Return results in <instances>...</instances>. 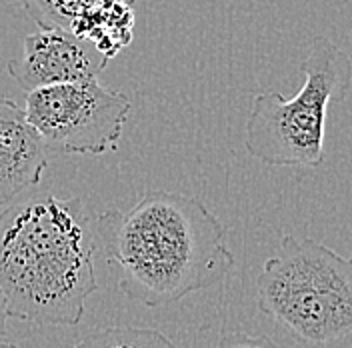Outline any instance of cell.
Returning a JSON list of instances; mask_svg holds the SVG:
<instances>
[{
  "mask_svg": "<svg viewBox=\"0 0 352 348\" xmlns=\"http://www.w3.org/2000/svg\"><path fill=\"white\" fill-rule=\"evenodd\" d=\"M48 158L24 109L10 98H0V208L43 180Z\"/></svg>",
  "mask_w": 352,
  "mask_h": 348,
  "instance_id": "cell-8",
  "label": "cell"
},
{
  "mask_svg": "<svg viewBox=\"0 0 352 348\" xmlns=\"http://www.w3.org/2000/svg\"><path fill=\"white\" fill-rule=\"evenodd\" d=\"M0 348H19L16 345H12V342H8L6 338H0Z\"/></svg>",
  "mask_w": 352,
  "mask_h": 348,
  "instance_id": "cell-12",
  "label": "cell"
},
{
  "mask_svg": "<svg viewBox=\"0 0 352 348\" xmlns=\"http://www.w3.org/2000/svg\"><path fill=\"white\" fill-rule=\"evenodd\" d=\"M212 348H278L272 345L268 338L261 336H248V334H232L219 340Z\"/></svg>",
  "mask_w": 352,
  "mask_h": 348,
  "instance_id": "cell-10",
  "label": "cell"
},
{
  "mask_svg": "<svg viewBox=\"0 0 352 348\" xmlns=\"http://www.w3.org/2000/svg\"><path fill=\"white\" fill-rule=\"evenodd\" d=\"M6 320H8L6 305H4V298L0 294V338H6Z\"/></svg>",
  "mask_w": 352,
  "mask_h": 348,
  "instance_id": "cell-11",
  "label": "cell"
},
{
  "mask_svg": "<svg viewBox=\"0 0 352 348\" xmlns=\"http://www.w3.org/2000/svg\"><path fill=\"white\" fill-rule=\"evenodd\" d=\"M264 312L312 345L352 330V264L312 239L286 235L256 281Z\"/></svg>",
  "mask_w": 352,
  "mask_h": 348,
  "instance_id": "cell-3",
  "label": "cell"
},
{
  "mask_svg": "<svg viewBox=\"0 0 352 348\" xmlns=\"http://www.w3.org/2000/svg\"><path fill=\"white\" fill-rule=\"evenodd\" d=\"M74 348H180L156 328L110 327L87 334Z\"/></svg>",
  "mask_w": 352,
  "mask_h": 348,
  "instance_id": "cell-9",
  "label": "cell"
},
{
  "mask_svg": "<svg viewBox=\"0 0 352 348\" xmlns=\"http://www.w3.org/2000/svg\"><path fill=\"white\" fill-rule=\"evenodd\" d=\"M109 58L87 41L63 28H41L24 39L19 58L8 61L6 70L16 85L30 92L36 88L98 78Z\"/></svg>",
  "mask_w": 352,
  "mask_h": 348,
  "instance_id": "cell-6",
  "label": "cell"
},
{
  "mask_svg": "<svg viewBox=\"0 0 352 348\" xmlns=\"http://www.w3.org/2000/svg\"><path fill=\"white\" fill-rule=\"evenodd\" d=\"M136 0H22L41 28H63L114 58L132 43Z\"/></svg>",
  "mask_w": 352,
  "mask_h": 348,
  "instance_id": "cell-7",
  "label": "cell"
},
{
  "mask_svg": "<svg viewBox=\"0 0 352 348\" xmlns=\"http://www.w3.org/2000/svg\"><path fill=\"white\" fill-rule=\"evenodd\" d=\"M94 226L80 198L14 200L0 213V294L8 318L76 327L94 274Z\"/></svg>",
  "mask_w": 352,
  "mask_h": 348,
  "instance_id": "cell-2",
  "label": "cell"
},
{
  "mask_svg": "<svg viewBox=\"0 0 352 348\" xmlns=\"http://www.w3.org/2000/svg\"><path fill=\"white\" fill-rule=\"evenodd\" d=\"M349 65V54L327 39L310 44L296 96L270 90L252 98L244 134L248 154L268 166H322L327 114L344 87Z\"/></svg>",
  "mask_w": 352,
  "mask_h": 348,
  "instance_id": "cell-4",
  "label": "cell"
},
{
  "mask_svg": "<svg viewBox=\"0 0 352 348\" xmlns=\"http://www.w3.org/2000/svg\"><path fill=\"white\" fill-rule=\"evenodd\" d=\"M131 98L98 78L30 90L24 114L48 154H104L116 151Z\"/></svg>",
  "mask_w": 352,
  "mask_h": 348,
  "instance_id": "cell-5",
  "label": "cell"
},
{
  "mask_svg": "<svg viewBox=\"0 0 352 348\" xmlns=\"http://www.w3.org/2000/svg\"><path fill=\"white\" fill-rule=\"evenodd\" d=\"M96 246L129 298L151 308L220 284L234 268L219 217L195 196L156 191L94 222Z\"/></svg>",
  "mask_w": 352,
  "mask_h": 348,
  "instance_id": "cell-1",
  "label": "cell"
}]
</instances>
